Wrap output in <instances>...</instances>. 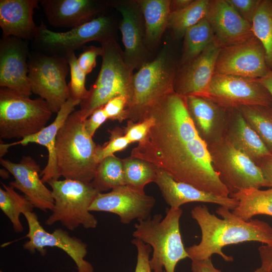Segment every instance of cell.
<instances>
[{
	"instance_id": "obj_18",
	"label": "cell",
	"mask_w": 272,
	"mask_h": 272,
	"mask_svg": "<svg viewBox=\"0 0 272 272\" xmlns=\"http://www.w3.org/2000/svg\"><path fill=\"white\" fill-rule=\"evenodd\" d=\"M1 164L13 176L10 185L22 192L34 207L42 211H52L54 199L51 190L40 178L39 164L31 156H24L19 163L1 158Z\"/></svg>"
},
{
	"instance_id": "obj_45",
	"label": "cell",
	"mask_w": 272,
	"mask_h": 272,
	"mask_svg": "<svg viewBox=\"0 0 272 272\" xmlns=\"http://www.w3.org/2000/svg\"><path fill=\"white\" fill-rule=\"evenodd\" d=\"M258 166L268 185V187L272 188V154L264 157Z\"/></svg>"
},
{
	"instance_id": "obj_37",
	"label": "cell",
	"mask_w": 272,
	"mask_h": 272,
	"mask_svg": "<svg viewBox=\"0 0 272 272\" xmlns=\"http://www.w3.org/2000/svg\"><path fill=\"white\" fill-rule=\"evenodd\" d=\"M121 131L118 128L109 130L110 136L109 141L102 146H97L95 160L98 164L104 158L113 155L114 153L124 150L131 143Z\"/></svg>"
},
{
	"instance_id": "obj_20",
	"label": "cell",
	"mask_w": 272,
	"mask_h": 272,
	"mask_svg": "<svg viewBox=\"0 0 272 272\" xmlns=\"http://www.w3.org/2000/svg\"><path fill=\"white\" fill-rule=\"evenodd\" d=\"M221 48L214 39L198 56L179 65L174 81V91L184 97L204 91L215 74Z\"/></svg>"
},
{
	"instance_id": "obj_30",
	"label": "cell",
	"mask_w": 272,
	"mask_h": 272,
	"mask_svg": "<svg viewBox=\"0 0 272 272\" xmlns=\"http://www.w3.org/2000/svg\"><path fill=\"white\" fill-rule=\"evenodd\" d=\"M0 188V209L11 222L16 233L24 231L20 216L27 212H33V203L25 196L17 192L11 185L1 183Z\"/></svg>"
},
{
	"instance_id": "obj_41",
	"label": "cell",
	"mask_w": 272,
	"mask_h": 272,
	"mask_svg": "<svg viewBox=\"0 0 272 272\" xmlns=\"http://www.w3.org/2000/svg\"><path fill=\"white\" fill-rule=\"evenodd\" d=\"M238 13L251 24L261 0H227Z\"/></svg>"
},
{
	"instance_id": "obj_28",
	"label": "cell",
	"mask_w": 272,
	"mask_h": 272,
	"mask_svg": "<svg viewBox=\"0 0 272 272\" xmlns=\"http://www.w3.org/2000/svg\"><path fill=\"white\" fill-rule=\"evenodd\" d=\"M230 196L238 201L232 212L237 217L249 221L255 216L266 215L272 216V188L261 190L250 188L231 194Z\"/></svg>"
},
{
	"instance_id": "obj_43",
	"label": "cell",
	"mask_w": 272,
	"mask_h": 272,
	"mask_svg": "<svg viewBox=\"0 0 272 272\" xmlns=\"http://www.w3.org/2000/svg\"><path fill=\"white\" fill-rule=\"evenodd\" d=\"M107 119H108L103 106L95 110L85 121V129L88 133L93 137L96 130Z\"/></svg>"
},
{
	"instance_id": "obj_46",
	"label": "cell",
	"mask_w": 272,
	"mask_h": 272,
	"mask_svg": "<svg viewBox=\"0 0 272 272\" xmlns=\"http://www.w3.org/2000/svg\"><path fill=\"white\" fill-rule=\"evenodd\" d=\"M261 261V265L269 271H272V246L267 245H261L258 248Z\"/></svg>"
},
{
	"instance_id": "obj_24",
	"label": "cell",
	"mask_w": 272,
	"mask_h": 272,
	"mask_svg": "<svg viewBox=\"0 0 272 272\" xmlns=\"http://www.w3.org/2000/svg\"><path fill=\"white\" fill-rule=\"evenodd\" d=\"M38 0H1L0 26L3 37L34 40L38 27L33 19V11L38 8Z\"/></svg>"
},
{
	"instance_id": "obj_31",
	"label": "cell",
	"mask_w": 272,
	"mask_h": 272,
	"mask_svg": "<svg viewBox=\"0 0 272 272\" xmlns=\"http://www.w3.org/2000/svg\"><path fill=\"white\" fill-rule=\"evenodd\" d=\"M209 0H195L187 7L171 12L167 28L175 38L183 37L186 31L206 17Z\"/></svg>"
},
{
	"instance_id": "obj_32",
	"label": "cell",
	"mask_w": 272,
	"mask_h": 272,
	"mask_svg": "<svg viewBox=\"0 0 272 272\" xmlns=\"http://www.w3.org/2000/svg\"><path fill=\"white\" fill-rule=\"evenodd\" d=\"M90 183L99 192L125 185L122 160L114 155L103 159Z\"/></svg>"
},
{
	"instance_id": "obj_17",
	"label": "cell",
	"mask_w": 272,
	"mask_h": 272,
	"mask_svg": "<svg viewBox=\"0 0 272 272\" xmlns=\"http://www.w3.org/2000/svg\"><path fill=\"white\" fill-rule=\"evenodd\" d=\"M108 5L121 15L119 28L124 61L132 71L139 69L146 62V50L144 20L138 1H111Z\"/></svg>"
},
{
	"instance_id": "obj_48",
	"label": "cell",
	"mask_w": 272,
	"mask_h": 272,
	"mask_svg": "<svg viewBox=\"0 0 272 272\" xmlns=\"http://www.w3.org/2000/svg\"><path fill=\"white\" fill-rule=\"evenodd\" d=\"M256 80L266 89L272 97V70L264 77Z\"/></svg>"
},
{
	"instance_id": "obj_6",
	"label": "cell",
	"mask_w": 272,
	"mask_h": 272,
	"mask_svg": "<svg viewBox=\"0 0 272 272\" xmlns=\"http://www.w3.org/2000/svg\"><path fill=\"white\" fill-rule=\"evenodd\" d=\"M102 63L98 77L80 103L79 110L86 119L96 109L114 97L129 96L133 71L125 63L123 51L115 38L100 43Z\"/></svg>"
},
{
	"instance_id": "obj_34",
	"label": "cell",
	"mask_w": 272,
	"mask_h": 272,
	"mask_svg": "<svg viewBox=\"0 0 272 272\" xmlns=\"http://www.w3.org/2000/svg\"><path fill=\"white\" fill-rule=\"evenodd\" d=\"M253 35L262 43L268 67L272 70V0H261L253 19Z\"/></svg>"
},
{
	"instance_id": "obj_47",
	"label": "cell",
	"mask_w": 272,
	"mask_h": 272,
	"mask_svg": "<svg viewBox=\"0 0 272 272\" xmlns=\"http://www.w3.org/2000/svg\"><path fill=\"white\" fill-rule=\"evenodd\" d=\"M192 1L193 0H171V12L185 8L188 6Z\"/></svg>"
},
{
	"instance_id": "obj_21",
	"label": "cell",
	"mask_w": 272,
	"mask_h": 272,
	"mask_svg": "<svg viewBox=\"0 0 272 272\" xmlns=\"http://www.w3.org/2000/svg\"><path fill=\"white\" fill-rule=\"evenodd\" d=\"M185 97L195 128L207 146L224 139L229 109L196 95Z\"/></svg>"
},
{
	"instance_id": "obj_49",
	"label": "cell",
	"mask_w": 272,
	"mask_h": 272,
	"mask_svg": "<svg viewBox=\"0 0 272 272\" xmlns=\"http://www.w3.org/2000/svg\"><path fill=\"white\" fill-rule=\"evenodd\" d=\"M17 142L11 143V144H5L3 142L2 143L1 141L0 144V157L1 158L3 157L8 151V149L12 146L16 145Z\"/></svg>"
},
{
	"instance_id": "obj_35",
	"label": "cell",
	"mask_w": 272,
	"mask_h": 272,
	"mask_svg": "<svg viewBox=\"0 0 272 272\" xmlns=\"http://www.w3.org/2000/svg\"><path fill=\"white\" fill-rule=\"evenodd\" d=\"M125 185L145 191V186L154 182L156 167L149 162L129 157L122 159Z\"/></svg>"
},
{
	"instance_id": "obj_29",
	"label": "cell",
	"mask_w": 272,
	"mask_h": 272,
	"mask_svg": "<svg viewBox=\"0 0 272 272\" xmlns=\"http://www.w3.org/2000/svg\"><path fill=\"white\" fill-rule=\"evenodd\" d=\"M214 39L213 31L206 18L189 28L183 36L179 65L198 56Z\"/></svg>"
},
{
	"instance_id": "obj_2",
	"label": "cell",
	"mask_w": 272,
	"mask_h": 272,
	"mask_svg": "<svg viewBox=\"0 0 272 272\" xmlns=\"http://www.w3.org/2000/svg\"><path fill=\"white\" fill-rule=\"evenodd\" d=\"M216 212L222 219L211 213L204 205L196 206L191 211L201 234L198 244L186 248L192 261L208 259L216 254L225 261L232 262L233 257L224 253L223 248L245 242H259L272 246V227L267 223L258 219L244 221L223 206Z\"/></svg>"
},
{
	"instance_id": "obj_26",
	"label": "cell",
	"mask_w": 272,
	"mask_h": 272,
	"mask_svg": "<svg viewBox=\"0 0 272 272\" xmlns=\"http://www.w3.org/2000/svg\"><path fill=\"white\" fill-rule=\"evenodd\" d=\"M77 104L71 98L62 106L57 113V115L52 122L45 126L39 132L26 137L19 141L18 145L26 146L29 143H36L45 147L48 153L47 164L41 171V179L47 182L51 179H58L55 151V142L57 133L63 125L68 116L74 111Z\"/></svg>"
},
{
	"instance_id": "obj_4",
	"label": "cell",
	"mask_w": 272,
	"mask_h": 272,
	"mask_svg": "<svg viewBox=\"0 0 272 272\" xmlns=\"http://www.w3.org/2000/svg\"><path fill=\"white\" fill-rule=\"evenodd\" d=\"M85 120L79 110L74 111L59 130L55 142L56 166L59 177L90 183L98 164L95 160L97 146L85 129Z\"/></svg>"
},
{
	"instance_id": "obj_12",
	"label": "cell",
	"mask_w": 272,
	"mask_h": 272,
	"mask_svg": "<svg viewBox=\"0 0 272 272\" xmlns=\"http://www.w3.org/2000/svg\"><path fill=\"white\" fill-rule=\"evenodd\" d=\"M196 95L226 108L243 106H272V97L266 89L256 79L214 74L202 92Z\"/></svg>"
},
{
	"instance_id": "obj_42",
	"label": "cell",
	"mask_w": 272,
	"mask_h": 272,
	"mask_svg": "<svg viewBox=\"0 0 272 272\" xmlns=\"http://www.w3.org/2000/svg\"><path fill=\"white\" fill-rule=\"evenodd\" d=\"M102 47L90 46L81 54L77 58L78 64L86 74L91 73L96 64V58L101 55Z\"/></svg>"
},
{
	"instance_id": "obj_16",
	"label": "cell",
	"mask_w": 272,
	"mask_h": 272,
	"mask_svg": "<svg viewBox=\"0 0 272 272\" xmlns=\"http://www.w3.org/2000/svg\"><path fill=\"white\" fill-rule=\"evenodd\" d=\"M30 52L27 41L15 37H2L0 41V86L30 97L28 79Z\"/></svg>"
},
{
	"instance_id": "obj_9",
	"label": "cell",
	"mask_w": 272,
	"mask_h": 272,
	"mask_svg": "<svg viewBox=\"0 0 272 272\" xmlns=\"http://www.w3.org/2000/svg\"><path fill=\"white\" fill-rule=\"evenodd\" d=\"M212 166L231 194L268 187L259 167L225 138L208 146Z\"/></svg>"
},
{
	"instance_id": "obj_10",
	"label": "cell",
	"mask_w": 272,
	"mask_h": 272,
	"mask_svg": "<svg viewBox=\"0 0 272 272\" xmlns=\"http://www.w3.org/2000/svg\"><path fill=\"white\" fill-rule=\"evenodd\" d=\"M116 25L109 16H101L65 32L49 30L41 22L33 40L40 52L49 55L65 57L92 41L100 43L115 38Z\"/></svg>"
},
{
	"instance_id": "obj_25",
	"label": "cell",
	"mask_w": 272,
	"mask_h": 272,
	"mask_svg": "<svg viewBox=\"0 0 272 272\" xmlns=\"http://www.w3.org/2000/svg\"><path fill=\"white\" fill-rule=\"evenodd\" d=\"M225 139L258 166L270 154L237 108L229 109Z\"/></svg>"
},
{
	"instance_id": "obj_22",
	"label": "cell",
	"mask_w": 272,
	"mask_h": 272,
	"mask_svg": "<svg viewBox=\"0 0 272 272\" xmlns=\"http://www.w3.org/2000/svg\"><path fill=\"white\" fill-rule=\"evenodd\" d=\"M154 182L158 186L164 200L170 208H180L186 203L201 202L217 204L233 210L238 203L235 198L216 195L190 184L177 181L160 168H156Z\"/></svg>"
},
{
	"instance_id": "obj_14",
	"label": "cell",
	"mask_w": 272,
	"mask_h": 272,
	"mask_svg": "<svg viewBox=\"0 0 272 272\" xmlns=\"http://www.w3.org/2000/svg\"><path fill=\"white\" fill-rule=\"evenodd\" d=\"M270 71L264 47L254 35L241 43L221 48L215 74L256 79Z\"/></svg>"
},
{
	"instance_id": "obj_3",
	"label": "cell",
	"mask_w": 272,
	"mask_h": 272,
	"mask_svg": "<svg viewBox=\"0 0 272 272\" xmlns=\"http://www.w3.org/2000/svg\"><path fill=\"white\" fill-rule=\"evenodd\" d=\"M178 67L168 45L164 46L154 59L143 64L132 75L126 107L127 118L142 121L159 101L174 91Z\"/></svg>"
},
{
	"instance_id": "obj_11",
	"label": "cell",
	"mask_w": 272,
	"mask_h": 272,
	"mask_svg": "<svg viewBox=\"0 0 272 272\" xmlns=\"http://www.w3.org/2000/svg\"><path fill=\"white\" fill-rule=\"evenodd\" d=\"M69 68L65 57L30 52L28 77L32 92L45 100L53 113H57L69 97L65 81Z\"/></svg>"
},
{
	"instance_id": "obj_52",
	"label": "cell",
	"mask_w": 272,
	"mask_h": 272,
	"mask_svg": "<svg viewBox=\"0 0 272 272\" xmlns=\"http://www.w3.org/2000/svg\"><path fill=\"white\" fill-rule=\"evenodd\" d=\"M73 272H77V271H73Z\"/></svg>"
},
{
	"instance_id": "obj_27",
	"label": "cell",
	"mask_w": 272,
	"mask_h": 272,
	"mask_svg": "<svg viewBox=\"0 0 272 272\" xmlns=\"http://www.w3.org/2000/svg\"><path fill=\"white\" fill-rule=\"evenodd\" d=\"M171 0H139L143 16L146 43L153 46L167 28L171 13Z\"/></svg>"
},
{
	"instance_id": "obj_15",
	"label": "cell",
	"mask_w": 272,
	"mask_h": 272,
	"mask_svg": "<svg viewBox=\"0 0 272 272\" xmlns=\"http://www.w3.org/2000/svg\"><path fill=\"white\" fill-rule=\"evenodd\" d=\"M155 203L153 196L125 185L109 192H99L89 210L115 214L121 223L128 224L135 219L140 221L150 218Z\"/></svg>"
},
{
	"instance_id": "obj_8",
	"label": "cell",
	"mask_w": 272,
	"mask_h": 272,
	"mask_svg": "<svg viewBox=\"0 0 272 272\" xmlns=\"http://www.w3.org/2000/svg\"><path fill=\"white\" fill-rule=\"evenodd\" d=\"M52 111L41 98L31 99L7 88H0V137L23 139L45 127Z\"/></svg>"
},
{
	"instance_id": "obj_38",
	"label": "cell",
	"mask_w": 272,
	"mask_h": 272,
	"mask_svg": "<svg viewBox=\"0 0 272 272\" xmlns=\"http://www.w3.org/2000/svg\"><path fill=\"white\" fill-rule=\"evenodd\" d=\"M154 123L155 119L151 115L146 116L142 121L135 123L129 120L124 129V135L130 143L141 142L146 137Z\"/></svg>"
},
{
	"instance_id": "obj_5",
	"label": "cell",
	"mask_w": 272,
	"mask_h": 272,
	"mask_svg": "<svg viewBox=\"0 0 272 272\" xmlns=\"http://www.w3.org/2000/svg\"><path fill=\"white\" fill-rule=\"evenodd\" d=\"M182 214L180 208H170L164 218L156 214L134 225V238L152 249L150 264L153 272H164V269L165 272H175L177 263L189 258L180 230Z\"/></svg>"
},
{
	"instance_id": "obj_19",
	"label": "cell",
	"mask_w": 272,
	"mask_h": 272,
	"mask_svg": "<svg viewBox=\"0 0 272 272\" xmlns=\"http://www.w3.org/2000/svg\"><path fill=\"white\" fill-rule=\"evenodd\" d=\"M206 18L221 48L241 43L254 36L251 24L227 0H209Z\"/></svg>"
},
{
	"instance_id": "obj_53",
	"label": "cell",
	"mask_w": 272,
	"mask_h": 272,
	"mask_svg": "<svg viewBox=\"0 0 272 272\" xmlns=\"http://www.w3.org/2000/svg\"><path fill=\"white\" fill-rule=\"evenodd\" d=\"M270 272H272V271H270Z\"/></svg>"
},
{
	"instance_id": "obj_36",
	"label": "cell",
	"mask_w": 272,
	"mask_h": 272,
	"mask_svg": "<svg viewBox=\"0 0 272 272\" xmlns=\"http://www.w3.org/2000/svg\"><path fill=\"white\" fill-rule=\"evenodd\" d=\"M65 58L71 71V81L68 85L69 97L77 105L86 98L89 90L85 87L86 74L79 66L74 52L68 54Z\"/></svg>"
},
{
	"instance_id": "obj_39",
	"label": "cell",
	"mask_w": 272,
	"mask_h": 272,
	"mask_svg": "<svg viewBox=\"0 0 272 272\" xmlns=\"http://www.w3.org/2000/svg\"><path fill=\"white\" fill-rule=\"evenodd\" d=\"M127 101V98L125 96H117L109 100L103 106L108 119L119 122L126 119Z\"/></svg>"
},
{
	"instance_id": "obj_44",
	"label": "cell",
	"mask_w": 272,
	"mask_h": 272,
	"mask_svg": "<svg viewBox=\"0 0 272 272\" xmlns=\"http://www.w3.org/2000/svg\"><path fill=\"white\" fill-rule=\"evenodd\" d=\"M191 270L192 272H223L214 266L211 258L201 260H192Z\"/></svg>"
},
{
	"instance_id": "obj_13",
	"label": "cell",
	"mask_w": 272,
	"mask_h": 272,
	"mask_svg": "<svg viewBox=\"0 0 272 272\" xmlns=\"http://www.w3.org/2000/svg\"><path fill=\"white\" fill-rule=\"evenodd\" d=\"M28 226L25 237L28 239L23 244V248L31 253L36 251L41 255L46 253L45 247H56L65 252L75 263L77 272H94L92 265L85 259L87 254V245L81 239L70 235L69 232L56 228L48 232L39 221L37 215L33 212L23 214Z\"/></svg>"
},
{
	"instance_id": "obj_50",
	"label": "cell",
	"mask_w": 272,
	"mask_h": 272,
	"mask_svg": "<svg viewBox=\"0 0 272 272\" xmlns=\"http://www.w3.org/2000/svg\"><path fill=\"white\" fill-rule=\"evenodd\" d=\"M9 172L7 169H1V176L4 179H8L9 176Z\"/></svg>"
},
{
	"instance_id": "obj_7",
	"label": "cell",
	"mask_w": 272,
	"mask_h": 272,
	"mask_svg": "<svg viewBox=\"0 0 272 272\" xmlns=\"http://www.w3.org/2000/svg\"><path fill=\"white\" fill-rule=\"evenodd\" d=\"M47 183L51 188L54 206L45 222L46 225L59 222L71 231L80 226L96 228L97 220L89 208L99 192L91 183L67 179H51Z\"/></svg>"
},
{
	"instance_id": "obj_51",
	"label": "cell",
	"mask_w": 272,
	"mask_h": 272,
	"mask_svg": "<svg viewBox=\"0 0 272 272\" xmlns=\"http://www.w3.org/2000/svg\"><path fill=\"white\" fill-rule=\"evenodd\" d=\"M252 272H270V271L264 266H263V265H261L260 267L257 268L256 270Z\"/></svg>"
},
{
	"instance_id": "obj_40",
	"label": "cell",
	"mask_w": 272,
	"mask_h": 272,
	"mask_svg": "<svg viewBox=\"0 0 272 272\" xmlns=\"http://www.w3.org/2000/svg\"><path fill=\"white\" fill-rule=\"evenodd\" d=\"M137 250V263L134 272H153L150 264L151 246L136 238L131 241Z\"/></svg>"
},
{
	"instance_id": "obj_23",
	"label": "cell",
	"mask_w": 272,
	"mask_h": 272,
	"mask_svg": "<svg viewBox=\"0 0 272 272\" xmlns=\"http://www.w3.org/2000/svg\"><path fill=\"white\" fill-rule=\"evenodd\" d=\"M39 3L51 25L72 29L91 20L109 6L108 2L95 0H41Z\"/></svg>"
},
{
	"instance_id": "obj_1",
	"label": "cell",
	"mask_w": 272,
	"mask_h": 272,
	"mask_svg": "<svg viewBox=\"0 0 272 272\" xmlns=\"http://www.w3.org/2000/svg\"><path fill=\"white\" fill-rule=\"evenodd\" d=\"M147 115L153 116L155 123L132 150L130 157L149 162L177 181L216 195L230 196L212 166L208 146L195 128L185 97L174 91Z\"/></svg>"
},
{
	"instance_id": "obj_33",
	"label": "cell",
	"mask_w": 272,
	"mask_h": 272,
	"mask_svg": "<svg viewBox=\"0 0 272 272\" xmlns=\"http://www.w3.org/2000/svg\"><path fill=\"white\" fill-rule=\"evenodd\" d=\"M237 109L272 154V106H243Z\"/></svg>"
}]
</instances>
